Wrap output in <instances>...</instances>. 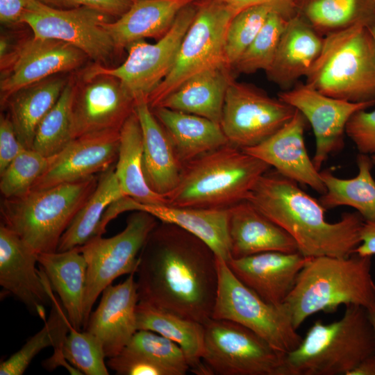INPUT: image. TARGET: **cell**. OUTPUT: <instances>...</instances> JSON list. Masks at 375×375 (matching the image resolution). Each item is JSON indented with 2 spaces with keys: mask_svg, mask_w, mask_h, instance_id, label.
Listing matches in <instances>:
<instances>
[{
  "mask_svg": "<svg viewBox=\"0 0 375 375\" xmlns=\"http://www.w3.org/2000/svg\"><path fill=\"white\" fill-rule=\"evenodd\" d=\"M139 302L202 324L212 319L217 257L201 239L160 222L149 235L135 272Z\"/></svg>",
  "mask_w": 375,
  "mask_h": 375,
  "instance_id": "1",
  "label": "cell"
},
{
  "mask_svg": "<svg viewBox=\"0 0 375 375\" xmlns=\"http://www.w3.org/2000/svg\"><path fill=\"white\" fill-rule=\"evenodd\" d=\"M247 200L285 231L305 257H348L361 242L365 220L358 212H344L337 222H327L326 210L319 200L275 169L260 177Z\"/></svg>",
  "mask_w": 375,
  "mask_h": 375,
  "instance_id": "2",
  "label": "cell"
},
{
  "mask_svg": "<svg viewBox=\"0 0 375 375\" xmlns=\"http://www.w3.org/2000/svg\"><path fill=\"white\" fill-rule=\"evenodd\" d=\"M270 169L263 160L228 143L183 164L178 185L166 197L167 204L228 208L247 200Z\"/></svg>",
  "mask_w": 375,
  "mask_h": 375,
  "instance_id": "3",
  "label": "cell"
},
{
  "mask_svg": "<svg viewBox=\"0 0 375 375\" xmlns=\"http://www.w3.org/2000/svg\"><path fill=\"white\" fill-rule=\"evenodd\" d=\"M372 256L307 257L285 301L297 329L310 315L335 312L340 305L367 309L375 302Z\"/></svg>",
  "mask_w": 375,
  "mask_h": 375,
  "instance_id": "4",
  "label": "cell"
},
{
  "mask_svg": "<svg viewBox=\"0 0 375 375\" xmlns=\"http://www.w3.org/2000/svg\"><path fill=\"white\" fill-rule=\"evenodd\" d=\"M375 354L372 327L365 308L349 305L329 324L316 321L301 344L286 353L283 375H348Z\"/></svg>",
  "mask_w": 375,
  "mask_h": 375,
  "instance_id": "5",
  "label": "cell"
},
{
  "mask_svg": "<svg viewBox=\"0 0 375 375\" xmlns=\"http://www.w3.org/2000/svg\"><path fill=\"white\" fill-rule=\"evenodd\" d=\"M369 26L358 22L328 33L306 83L331 97L375 102V40Z\"/></svg>",
  "mask_w": 375,
  "mask_h": 375,
  "instance_id": "6",
  "label": "cell"
},
{
  "mask_svg": "<svg viewBox=\"0 0 375 375\" xmlns=\"http://www.w3.org/2000/svg\"><path fill=\"white\" fill-rule=\"evenodd\" d=\"M99 175L15 198H3L1 223L38 253L57 251L60 240L96 188Z\"/></svg>",
  "mask_w": 375,
  "mask_h": 375,
  "instance_id": "7",
  "label": "cell"
},
{
  "mask_svg": "<svg viewBox=\"0 0 375 375\" xmlns=\"http://www.w3.org/2000/svg\"><path fill=\"white\" fill-rule=\"evenodd\" d=\"M197 12L181 43L174 66L147 101L153 109L190 77L227 64L225 40L228 25L238 13L222 0L197 3Z\"/></svg>",
  "mask_w": 375,
  "mask_h": 375,
  "instance_id": "8",
  "label": "cell"
},
{
  "mask_svg": "<svg viewBox=\"0 0 375 375\" xmlns=\"http://www.w3.org/2000/svg\"><path fill=\"white\" fill-rule=\"evenodd\" d=\"M217 269L218 290L212 319L237 322L284 353L298 347L303 338L297 332L285 303L276 306L262 300L218 258Z\"/></svg>",
  "mask_w": 375,
  "mask_h": 375,
  "instance_id": "9",
  "label": "cell"
},
{
  "mask_svg": "<svg viewBox=\"0 0 375 375\" xmlns=\"http://www.w3.org/2000/svg\"><path fill=\"white\" fill-rule=\"evenodd\" d=\"M158 219L143 210H135L123 231L110 238L94 235L76 247L87 262L84 301V326L92 307L103 290L117 277L135 273L140 253Z\"/></svg>",
  "mask_w": 375,
  "mask_h": 375,
  "instance_id": "10",
  "label": "cell"
},
{
  "mask_svg": "<svg viewBox=\"0 0 375 375\" xmlns=\"http://www.w3.org/2000/svg\"><path fill=\"white\" fill-rule=\"evenodd\" d=\"M203 326L202 361L211 375H283L286 353L249 328L217 319Z\"/></svg>",
  "mask_w": 375,
  "mask_h": 375,
  "instance_id": "11",
  "label": "cell"
},
{
  "mask_svg": "<svg viewBox=\"0 0 375 375\" xmlns=\"http://www.w3.org/2000/svg\"><path fill=\"white\" fill-rule=\"evenodd\" d=\"M111 17L93 8L61 9L31 0L22 23L39 38L69 43L85 53L93 62L108 67L119 53L104 24Z\"/></svg>",
  "mask_w": 375,
  "mask_h": 375,
  "instance_id": "12",
  "label": "cell"
},
{
  "mask_svg": "<svg viewBox=\"0 0 375 375\" xmlns=\"http://www.w3.org/2000/svg\"><path fill=\"white\" fill-rule=\"evenodd\" d=\"M72 106V139L120 131L133 112L135 99L114 76L90 65L75 71Z\"/></svg>",
  "mask_w": 375,
  "mask_h": 375,
  "instance_id": "13",
  "label": "cell"
},
{
  "mask_svg": "<svg viewBox=\"0 0 375 375\" xmlns=\"http://www.w3.org/2000/svg\"><path fill=\"white\" fill-rule=\"evenodd\" d=\"M197 3L184 8L177 15L169 30L158 40L150 44L144 40L128 47L125 61L115 67L92 62V68L117 78L134 98L147 99L171 72L181 43L197 12Z\"/></svg>",
  "mask_w": 375,
  "mask_h": 375,
  "instance_id": "14",
  "label": "cell"
},
{
  "mask_svg": "<svg viewBox=\"0 0 375 375\" xmlns=\"http://www.w3.org/2000/svg\"><path fill=\"white\" fill-rule=\"evenodd\" d=\"M296 109L256 87L233 79L227 89L220 126L228 143L244 149L278 131Z\"/></svg>",
  "mask_w": 375,
  "mask_h": 375,
  "instance_id": "15",
  "label": "cell"
},
{
  "mask_svg": "<svg viewBox=\"0 0 375 375\" xmlns=\"http://www.w3.org/2000/svg\"><path fill=\"white\" fill-rule=\"evenodd\" d=\"M278 96L302 113L310 124L315 138L312 160L318 171L330 155L344 147L346 126L351 117L375 105V102L355 103L331 97L306 83L285 90Z\"/></svg>",
  "mask_w": 375,
  "mask_h": 375,
  "instance_id": "16",
  "label": "cell"
},
{
  "mask_svg": "<svg viewBox=\"0 0 375 375\" xmlns=\"http://www.w3.org/2000/svg\"><path fill=\"white\" fill-rule=\"evenodd\" d=\"M90 60L74 46L54 39L26 38L10 66L1 72V104L18 90L53 75L69 74Z\"/></svg>",
  "mask_w": 375,
  "mask_h": 375,
  "instance_id": "17",
  "label": "cell"
},
{
  "mask_svg": "<svg viewBox=\"0 0 375 375\" xmlns=\"http://www.w3.org/2000/svg\"><path fill=\"white\" fill-rule=\"evenodd\" d=\"M119 132L108 131L72 140L59 153L48 158L45 170L31 191L76 182L106 172L117 160Z\"/></svg>",
  "mask_w": 375,
  "mask_h": 375,
  "instance_id": "18",
  "label": "cell"
},
{
  "mask_svg": "<svg viewBox=\"0 0 375 375\" xmlns=\"http://www.w3.org/2000/svg\"><path fill=\"white\" fill-rule=\"evenodd\" d=\"M38 254L19 236L0 224V285L29 310L44 317V306L51 300L49 282L36 269Z\"/></svg>",
  "mask_w": 375,
  "mask_h": 375,
  "instance_id": "19",
  "label": "cell"
},
{
  "mask_svg": "<svg viewBox=\"0 0 375 375\" xmlns=\"http://www.w3.org/2000/svg\"><path fill=\"white\" fill-rule=\"evenodd\" d=\"M306 122L296 109L292 119L278 131L260 144L243 150L263 160L283 176L323 194L326 189L320 171L310 158L305 144Z\"/></svg>",
  "mask_w": 375,
  "mask_h": 375,
  "instance_id": "20",
  "label": "cell"
},
{
  "mask_svg": "<svg viewBox=\"0 0 375 375\" xmlns=\"http://www.w3.org/2000/svg\"><path fill=\"white\" fill-rule=\"evenodd\" d=\"M135 275L132 273L123 282L103 290L97 308L83 328L99 338L108 358L122 351L138 330L139 297Z\"/></svg>",
  "mask_w": 375,
  "mask_h": 375,
  "instance_id": "21",
  "label": "cell"
},
{
  "mask_svg": "<svg viewBox=\"0 0 375 375\" xmlns=\"http://www.w3.org/2000/svg\"><path fill=\"white\" fill-rule=\"evenodd\" d=\"M306 260L299 252L267 251L232 258L226 263L233 274L262 300L279 306L292 290Z\"/></svg>",
  "mask_w": 375,
  "mask_h": 375,
  "instance_id": "22",
  "label": "cell"
},
{
  "mask_svg": "<svg viewBox=\"0 0 375 375\" xmlns=\"http://www.w3.org/2000/svg\"><path fill=\"white\" fill-rule=\"evenodd\" d=\"M228 233L231 259L267 251L299 252L294 240L248 200L228 208Z\"/></svg>",
  "mask_w": 375,
  "mask_h": 375,
  "instance_id": "23",
  "label": "cell"
},
{
  "mask_svg": "<svg viewBox=\"0 0 375 375\" xmlns=\"http://www.w3.org/2000/svg\"><path fill=\"white\" fill-rule=\"evenodd\" d=\"M134 110L142 132L144 178L153 192L166 199L178 185L183 165L168 135L145 98L135 99Z\"/></svg>",
  "mask_w": 375,
  "mask_h": 375,
  "instance_id": "24",
  "label": "cell"
},
{
  "mask_svg": "<svg viewBox=\"0 0 375 375\" xmlns=\"http://www.w3.org/2000/svg\"><path fill=\"white\" fill-rule=\"evenodd\" d=\"M323 38L310 24L292 15L281 35L268 78L284 90L308 74L322 48Z\"/></svg>",
  "mask_w": 375,
  "mask_h": 375,
  "instance_id": "25",
  "label": "cell"
},
{
  "mask_svg": "<svg viewBox=\"0 0 375 375\" xmlns=\"http://www.w3.org/2000/svg\"><path fill=\"white\" fill-rule=\"evenodd\" d=\"M197 0H133L120 17L104 24L119 52L136 41L162 38L178 13Z\"/></svg>",
  "mask_w": 375,
  "mask_h": 375,
  "instance_id": "26",
  "label": "cell"
},
{
  "mask_svg": "<svg viewBox=\"0 0 375 375\" xmlns=\"http://www.w3.org/2000/svg\"><path fill=\"white\" fill-rule=\"evenodd\" d=\"M130 210L146 211L160 222L176 225L207 244L226 262L231 257L228 233V208L176 207L168 204H144L130 198Z\"/></svg>",
  "mask_w": 375,
  "mask_h": 375,
  "instance_id": "27",
  "label": "cell"
},
{
  "mask_svg": "<svg viewBox=\"0 0 375 375\" xmlns=\"http://www.w3.org/2000/svg\"><path fill=\"white\" fill-rule=\"evenodd\" d=\"M38 262L52 290L59 296L72 327L84 326V301L87 284V262L76 247L64 251L39 253Z\"/></svg>",
  "mask_w": 375,
  "mask_h": 375,
  "instance_id": "28",
  "label": "cell"
},
{
  "mask_svg": "<svg viewBox=\"0 0 375 375\" xmlns=\"http://www.w3.org/2000/svg\"><path fill=\"white\" fill-rule=\"evenodd\" d=\"M233 69L224 64L197 74L169 94L158 107L199 115L220 124L226 93L234 79Z\"/></svg>",
  "mask_w": 375,
  "mask_h": 375,
  "instance_id": "29",
  "label": "cell"
},
{
  "mask_svg": "<svg viewBox=\"0 0 375 375\" xmlns=\"http://www.w3.org/2000/svg\"><path fill=\"white\" fill-rule=\"evenodd\" d=\"M168 135L182 165L228 144L219 124L165 107L151 109Z\"/></svg>",
  "mask_w": 375,
  "mask_h": 375,
  "instance_id": "30",
  "label": "cell"
},
{
  "mask_svg": "<svg viewBox=\"0 0 375 375\" xmlns=\"http://www.w3.org/2000/svg\"><path fill=\"white\" fill-rule=\"evenodd\" d=\"M69 74L53 75L24 87L1 104L7 108L17 138L26 149H32L38 126L58 101Z\"/></svg>",
  "mask_w": 375,
  "mask_h": 375,
  "instance_id": "31",
  "label": "cell"
},
{
  "mask_svg": "<svg viewBox=\"0 0 375 375\" xmlns=\"http://www.w3.org/2000/svg\"><path fill=\"white\" fill-rule=\"evenodd\" d=\"M136 315L138 330L156 332L179 345L190 371L197 375H211L202 361L203 324L143 302H138Z\"/></svg>",
  "mask_w": 375,
  "mask_h": 375,
  "instance_id": "32",
  "label": "cell"
},
{
  "mask_svg": "<svg viewBox=\"0 0 375 375\" xmlns=\"http://www.w3.org/2000/svg\"><path fill=\"white\" fill-rule=\"evenodd\" d=\"M142 132L135 112L119 132V146L115 172L126 197L144 204H167L166 199L147 185L142 170Z\"/></svg>",
  "mask_w": 375,
  "mask_h": 375,
  "instance_id": "33",
  "label": "cell"
},
{
  "mask_svg": "<svg viewBox=\"0 0 375 375\" xmlns=\"http://www.w3.org/2000/svg\"><path fill=\"white\" fill-rule=\"evenodd\" d=\"M52 307L44 326L31 337L23 347L0 365L1 375H22L32 360L44 349L53 347L54 353L44 362V367L53 369L60 365H65L71 374L80 372L67 364L62 354V345L70 328L67 315L62 306L50 292Z\"/></svg>",
  "mask_w": 375,
  "mask_h": 375,
  "instance_id": "34",
  "label": "cell"
},
{
  "mask_svg": "<svg viewBox=\"0 0 375 375\" xmlns=\"http://www.w3.org/2000/svg\"><path fill=\"white\" fill-rule=\"evenodd\" d=\"M358 174L351 178L335 176L329 169L320 171L326 192L319 199L326 209L349 206L365 221L375 222V180L371 170L374 165L369 155L359 153L356 158Z\"/></svg>",
  "mask_w": 375,
  "mask_h": 375,
  "instance_id": "35",
  "label": "cell"
},
{
  "mask_svg": "<svg viewBox=\"0 0 375 375\" xmlns=\"http://www.w3.org/2000/svg\"><path fill=\"white\" fill-rule=\"evenodd\" d=\"M115 165L99 175L96 188L64 232L57 251L80 247L96 235L108 206L126 197L116 176Z\"/></svg>",
  "mask_w": 375,
  "mask_h": 375,
  "instance_id": "36",
  "label": "cell"
},
{
  "mask_svg": "<svg viewBox=\"0 0 375 375\" xmlns=\"http://www.w3.org/2000/svg\"><path fill=\"white\" fill-rule=\"evenodd\" d=\"M74 72L55 105L39 124L32 149L49 158L62 151L72 139V106L74 92Z\"/></svg>",
  "mask_w": 375,
  "mask_h": 375,
  "instance_id": "37",
  "label": "cell"
},
{
  "mask_svg": "<svg viewBox=\"0 0 375 375\" xmlns=\"http://www.w3.org/2000/svg\"><path fill=\"white\" fill-rule=\"evenodd\" d=\"M305 14L316 31L330 33L358 22L370 25L375 18V0H311Z\"/></svg>",
  "mask_w": 375,
  "mask_h": 375,
  "instance_id": "38",
  "label": "cell"
},
{
  "mask_svg": "<svg viewBox=\"0 0 375 375\" xmlns=\"http://www.w3.org/2000/svg\"><path fill=\"white\" fill-rule=\"evenodd\" d=\"M292 15L272 12L254 40L242 53L233 69L239 73L265 72L271 67L286 24Z\"/></svg>",
  "mask_w": 375,
  "mask_h": 375,
  "instance_id": "39",
  "label": "cell"
},
{
  "mask_svg": "<svg viewBox=\"0 0 375 375\" xmlns=\"http://www.w3.org/2000/svg\"><path fill=\"white\" fill-rule=\"evenodd\" d=\"M124 349L144 356L170 375H184L190 371L186 356L179 345L156 332L138 330Z\"/></svg>",
  "mask_w": 375,
  "mask_h": 375,
  "instance_id": "40",
  "label": "cell"
},
{
  "mask_svg": "<svg viewBox=\"0 0 375 375\" xmlns=\"http://www.w3.org/2000/svg\"><path fill=\"white\" fill-rule=\"evenodd\" d=\"M274 11L282 12L272 5H257L240 11L233 17L225 40L226 62L233 69Z\"/></svg>",
  "mask_w": 375,
  "mask_h": 375,
  "instance_id": "41",
  "label": "cell"
},
{
  "mask_svg": "<svg viewBox=\"0 0 375 375\" xmlns=\"http://www.w3.org/2000/svg\"><path fill=\"white\" fill-rule=\"evenodd\" d=\"M67 362L86 375H108L106 358L99 338L92 333L70 326L62 349Z\"/></svg>",
  "mask_w": 375,
  "mask_h": 375,
  "instance_id": "42",
  "label": "cell"
},
{
  "mask_svg": "<svg viewBox=\"0 0 375 375\" xmlns=\"http://www.w3.org/2000/svg\"><path fill=\"white\" fill-rule=\"evenodd\" d=\"M48 158L33 149H24L0 173V191L3 198H15L28 193L42 174Z\"/></svg>",
  "mask_w": 375,
  "mask_h": 375,
  "instance_id": "43",
  "label": "cell"
},
{
  "mask_svg": "<svg viewBox=\"0 0 375 375\" xmlns=\"http://www.w3.org/2000/svg\"><path fill=\"white\" fill-rule=\"evenodd\" d=\"M345 133L356 145L359 153L375 154V110H360L348 121Z\"/></svg>",
  "mask_w": 375,
  "mask_h": 375,
  "instance_id": "44",
  "label": "cell"
},
{
  "mask_svg": "<svg viewBox=\"0 0 375 375\" xmlns=\"http://www.w3.org/2000/svg\"><path fill=\"white\" fill-rule=\"evenodd\" d=\"M106 364L118 375H170L165 369L144 356L126 349L109 358Z\"/></svg>",
  "mask_w": 375,
  "mask_h": 375,
  "instance_id": "45",
  "label": "cell"
},
{
  "mask_svg": "<svg viewBox=\"0 0 375 375\" xmlns=\"http://www.w3.org/2000/svg\"><path fill=\"white\" fill-rule=\"evenodd\" d=\"M51 7L70 9L87 7L97 10L111 18H119L132 5L133 0H39Z\"/></svg>",
  "mask_w": 375,
  "mask_h": 375,
  "instance_id": "46",
  "label": "cell"
},
{
  "mask_svg": "<svg viewBox=\"0 0 375 375\" xmlns=\"http://www.w3.org/2000/svg\"><path fill=\"white\" fill-rule=\"evenodd\" d=\"M26 149L19 142L8 115L0 116V173Z\"/></svg>",
  "mask_w": 375,
  "mask_h": 375,
  "instance_id": "47",
  "label": "cell"
},
{
  "mask_svg": "<svg viewBox=\"0 0 375 375\" xmlns=\"http://www.w3.org/2000/svg\"><path fill=\"white\" fill-rule=\"evenodd\" d=\"M31 0H0V22L3 26L15 28L22 23V18Z\"/></svg>",
  "mask_w": 375,
  "mask_h": 375,
  "instance_id": "48",
  "label": "cell"
},
{
  "mask_svg": "<svg viewBox=\"0 0 375 375\" xmlns=\"http://www.w3.org/2000/svg\"><path fill=\"white\" fill-rule=\"evenodd\" d=\"M231 8L240 11L253 6L272 5L279 10L290 13L294 4L295 0H222Z\"/></svg>",
  "mask_w": 375,
  "mask_h": 375,
  "instance_id": "49",
  "label": "cell"
},
{
  "mask_svg": "<svg viewBox=\"0 0 375 375\" xmlns=\"http://www.w3.org/2000/svg\"><path fill=\"white\" fill-rule=\"evenodd\" d=\"M354 253L372 257L375 255V222H364L361 231V242Z\"/></svg>",
  "mask_w": 375,
  "mask_h": 375,
  "instance_id": "50",
  "label": "cell"
},
{
  "mask_svg": "<svg viewBox=\"0 0 375 375\" xmlns=\"http://www.w3.org/2000/svg\"><path fill=\"white\" fill-rule=\"evenodd\" d=\"M348 375H375V354L362 360Z\"/></svg>",
  "mask_w": 375,
  "mask_h": 375,
  "instance_id": "51",
  "label": "cell"
},
{
  "mask_svg": "<svg viewBox=\"0 0 375 375\" xmlns=\"http://www.w3.org/2000/svg\"><path fill=\"white\" fill-rule=\"evenodd\" d=\"M368 317L372 327L375 341V302L367 309Z\"/></svg>",
  "mask_w": 375,
  "mask_h": 375,
  "instance_id": "52",
  "label": "cell"
},
{
  "mask_svg": "<svg viewBox=\"0 0 375 375\" xmlns=\"http://www.w3.org/2000/svg\"><path fill=\"white\" fill-rule=\"evenodd\" d=\"M369 30L374 37V39L375 40V18L374 19V21L372 22V23L369 26Z\"/></svg>",
  "mask_w": 375,
  "mask_h": 375,
  "instance_id": "53",
  "label": "cell"
},
{
  "mask_svg": "<svg viewBox=\"0 0 375 375\" xmlns=\"http://www.w3.org/2000/svg\"><path fill=\"white\" fill-rule=\"evenodd\" d=\"M370 157H371V159H372V161L374 165H375V154L370 156Z\"/></svg>",
  "mask_w": 375,
  "mask_h": 375,
  "instance_id": "54",
  "label": "cell"
}]
</instances>
